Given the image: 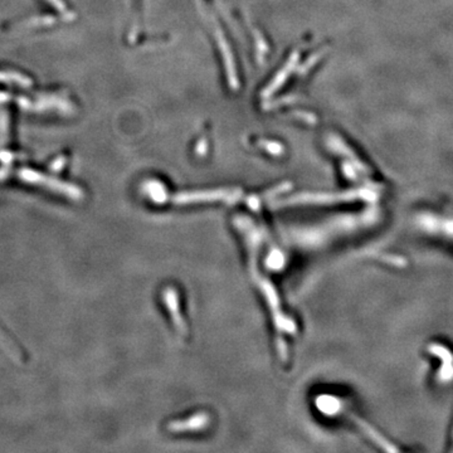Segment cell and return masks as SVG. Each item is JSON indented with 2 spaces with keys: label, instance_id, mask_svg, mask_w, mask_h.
I'll use <instances>...</instances> for the list:
<instances>
[{
  "label": "cell",
  "instance_id": "6da1fadb",
  "mask_svg": "<svg viewBox=\"0 0 453 453\" xmlns=\"http://www.w3.org/2000/svg\"><path fill=\"white\" fill-rule=\"evenodd\" d=\"M419 228L430 236L453 243V215L441 210H422L416 218Z\"/></svg>",
  "mask_w": 453,
  "mask_h": 453
},
{
  "label": "cell",
  "instance_id": "7a4b0ae2",
  "mask_svg": "<svg viewBox=\"0 0 453 453\" xmlns=\"http://www.w3.org/2000/svg\"><path fill=\"white\" fill-rule=\"evenodd\" d=\"M365 197L364 191H352L343 194H314V196H298V197L290 198L285 202H281L277 205H291V204H331L344 203V202H352L358 198Z\"/></svg>",
  "mask_w": 453,
  "mask_h": 453
},
{
  "label": "cell",
  "instance_id": "3957f363",
  "mask_svg": "<svg viewBox=\"0 0 453 453\" xmlns=\"http://www.w3.org/2000/svg\"><path fill=\"white\" fill-rule=\"evenodd\" d=\"M241 194L238 191H203V193H191V194H179L174 197V203L189 204L199 203V202H213V200H228V202H236L238 200Z\"/></svg>",
  "mask_w": 453,
  "mask_h": 453
},
{
  "label": "cell",
  "instance_id": "277c9868",
  "mask_svg": "<svg viewBox=\"0 0 453 453\" xmlns=\"http://www.w3.org/2000/svg\"><path fill=\"white\" fill-rule=\"evenodd\" d=\"M430 354L440 360V368L437 370V378L440 382H443L442 384H451L453 382V352L447 346L432 344Z\"/></svg>",
  "mask_w": 453,
  "mask_h": 453
},
{
  "label": "cell",
  "instance_id": "5b68a950",
  "mask_svg": "<svg viewBox=\"0 0 453 453\" xmlns=\"http://www.w3.org/2000/svg\"><path fill=\"white\" fill-rule=\"evenodd\" d=\"M164 301L167 305V310L170 312V317L173 319L174 326L179 331V334H186V326H185L184 319L180 314L179 298L177 295V291L174 288L167 287L164 291Z\"/></svg>",
  "mask_w": 453,
  "mask_h": 453
},
{
  "label": "cell",
  "instance_id": "8992f818",
  "mask_svg": "<svg viewBox=\"0 0 453 453\" xmlns=\"http://www.w3.org/2000/svg\"><path fill=\"white\" fill-rule=\"evenodd\" d=\"M209 423V416L205 413H199L193 417L184 421H174L167 426V430L172 432H189V430H199L205 428Z\"/></svg>",
  "mask_w": 453,
  "mask_h": 453
},
{
  "label": "cell",
  "instance_id": "52a82bcc",
  "mask_svg": "<svg viewBox=\"0 0 453 453\" xmlns=\"http://www.w3.org/2000/svg\"><path fill=\"white\" fill-rule=\"evenodd\" d=\"M0 345L12 357V359L17 360V362H23L24 354L22 349L15 343V340H13L12 336H9L6 328H3L1 325H0Z\"/></svg>",
  "mask_w": 453,
  "mask_h": 453
},
{
  "label": "cell",
  "instance_id": "ba28073f",
  "mask_svg": "<svg viewBox=\"0 0 453 453\" xmlns=\"http://www.w3.org/2000/svg\"><path fill=\"white\" fill-rule=\"evenodd\" d=\"M0 82L3 84H28L27 79L18 73L0 72Z\"/></svg>",
  "mask_w": 453,
  "mask_h": 453
},
{
  "label": "cell",
  "instance_id": "9c48e42d",
  "mask_svg": "<svg viewBox=\"0 0 453 453\" xmlns=\"http://www.w3.org/2000/svg\"><path fill=\"white\" fill-rule=\"evenodd\" d=\"M452 442H453V433H452Z\"/></svg>",
  "mask_w": 453,
  "mask_h": 453
}]
</instances>
